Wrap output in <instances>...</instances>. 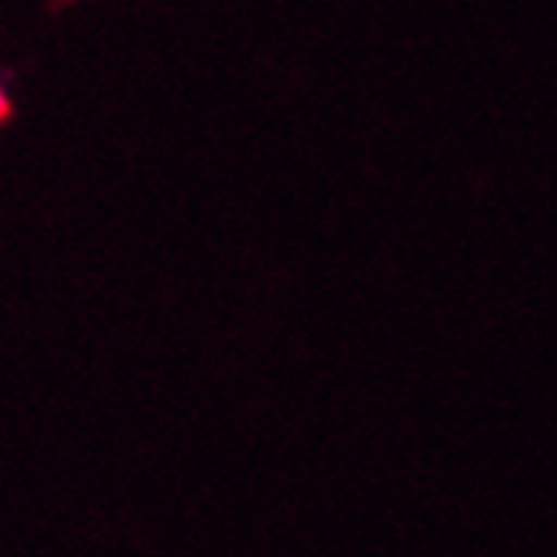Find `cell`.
<instances>
[{
	"label": "cell",
	"mask_w": 557,
	"mask_h": 557,
	"mask_svg": "<svg viewBox=\"0 0 557 557\" xmlns=\"http://www.w3.org/2000/svg\"><path fill=\"white\" fill-rule=\"evenodd\" d=\"M11 112V91H8V82H0V122L8 119Z\"/></svg>",
	"instance_id": "1"
}]
</instances>
